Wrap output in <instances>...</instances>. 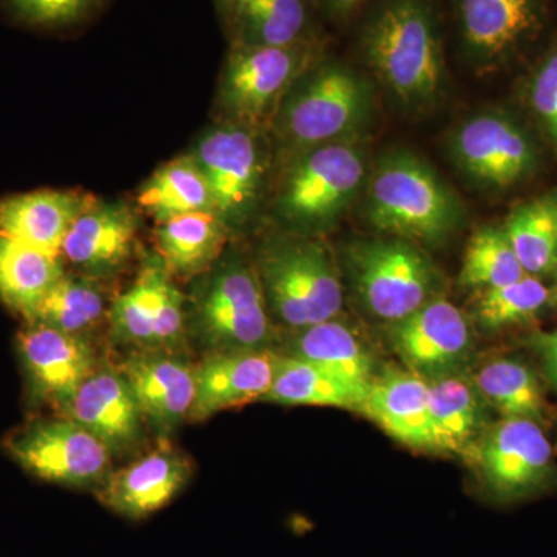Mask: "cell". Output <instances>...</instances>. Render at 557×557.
<instances>
[{"mask_svg": "<svg viewBox=\"0 0 557 557\" xmlns=\"http://www.w3.org/2000/svg\"><path fill=\"white\" fill-rule=\"evenodd\" d=\"M357 49L370 78L409 113L431 112L448 83L437 0H369Z\"/></svg>", "mask_w": 557, "mask_h": 557, "instance_id": "1", "label": "cell"}, {"mask_svg": "<svg viewBox=\"0 0 557 557\" xmlns=\"http://www.w3.org/2000/svg\"><path fill=\"white\" fill-rule=\"evenodd\" d=\"M372 83L354 65L324 54L289 91L271 126L282 161L317 146L361 139L375 110Z\"/></svg>", "mask_w": 557, "mask_h": 557, "instance_id": "2", "label": "cell"}, {"mask_svg": "<svg viewBox=\"0 0 557 557\" xmlns=\"http://www.w3.org/2000/svg\"><path fill=\"white\" fill-rule=\"evenodd\" d=\"M364 214L373 228L417 245L443 244L467 218L448 183L410 150H392L370 171Z\"/></svg>", "mask_w": 557, "mask_h": 557, "instance_id": "3", "label": "cell"}, {"mask_svg": "<svg viewBox=\"0 0 557 557\" xmlns=\"http://www.w3.org/2000/svg\"><path fill=\"white\" fill-rule=\"evenodd\" d=\"M274 218L285 233L319 237L343 219L366 188L368 156L361 139L330 143L282 161Z\"/></svg>", "mask_w": 557, "mask_h": 557, "instance_id": "4", "label": "cell"}, {"mask_svg": "<svg viewBox=\"0 0 557 557\" xmlns=\"http://www.w3.org/2000/svg\"><path fill=\"white\" fill-rule=\"evenodd\" d=\"M256 271L270 314L302 330L339 318L343 277L327 245L319 237L285 233L260 248Z\"/></svg>", "mask_w": 557, "mask_h": 557, "instance_id": "5", "label": "cell"}, {"mask_svg": "<svg viewBox=\"0 0 557 557\" xmlns=\"http://www.w3.org/2000/svg\"><path fill=\"white\" fill-rule=\"evenodd\" d=\"M344 260L362 309L387 325L442 298V274L412 242L391 236L357 240L348 245Z\"/></svg>", "mask_w": 557, "mask_h": 557, "instance_id": "6", "label": "cell"}, {"mask_svg": "<svg viewBox=\"0 0 557 557\" xmlns=\"http://www.w3.org/2000/svg\"><path fill=\"white\" fill-rule=\"evenodd\" d=\"M324 54V42L296 47L231 46L218 95L222 123L270 134L282 102Z\"/></svg>", "mask_w": 557, "mask_h": 557, "instance_id": "7", "label": "cell"}, {"mask_svg": "<svg viewBox=\"0 0 557 557\" xmlns=\"http://www.w3.org/2000/svg\"><path fill=\"white\" fill-rule=\"evenodd\" d=\"M458 54L479 75L528 57L547 36L553 0H449Z\"/></svg>", "mask_w": 557, "mask_h": 557, "instance_id": "8", "label": "cell"}, {"mask_svg": "<svg viewBox=\"0 0 557 557\" xmlns=\"http://www.w3.org/2000/svg\"><path fill=\"white\" fill-rule=\"evenodd\" d=\"M197 329L219 350H262L271 319L256 267L236 252L220 256L194 306Z\"/></svg>", "mask_w": 557, "mask_h": 557, "instance_id": "9", "label": "cell"}, {"mask_svg": "<svg viewBox=\"0 0 557 557\" xmlns=\"http://www.w3.org/2000/svg\"><path fill=\"white\" fill-rule=\"evenodd\" d=\"M263 135L220 123L190 152L207 178L215 214L230 231L247 226L260 207L270 166Z\"/></svg>", "mask_w": 557, "mask_h": 557, "instance_id": "10", "label": "cell"}, {"mask_svg": "<svg viewBox=\"0 0 557 557\" xmlns=\"http://www.w3.org/2000/svg\"><path fill=\"white\" fill-rule=\"evenodd\" d=\"M449 156L472 185L491 193L525 182L539 166V149L525 127L500 110L474 113L450 134Z\"/></svg>", "mask_w": 557, "mask_h": 557, "instance_id": "11", "label": "cell"}, {"mask_svg": "<svg viewBox=\"0 0 557 557\" xmlns=\"http://www.w3.org/2000/svg\"><path fill=\"white\" fill-rule=\"evenodd\" d=\"M469 454L483 491L498 504L534 496L552 475V445L537 421L525 418H504L486 428Z\"/></svg>", "mask_w": 557, "mask_h": 557, "instance_id": "12", "label": "cell"}, {"mask_svg": "<svg viewBox=\"0 0 557 557\" xmlns=\"http://www.w3.org/2000/svg\"><path fill=\"white\" fill-rule=\"evenodd\" d=\"M387 335L405 368L426 381L463 375L474 355L471 322L445 298L387 325Z\"/></svg>", "mask_w": 557, "mask_h": 557, "instance_id": "13", "label": "cell"}, {"mask_svg": "<svg viewBox=\"0 0 557 557\" xmlns=\"http://www.w3.org/2000/svg\"><path fill=\"white\" fill-rule=\"evenodd\" d=\"M7 449L22 468L57 485H90L109 467L108 446L65 417L25 428L10 437Z\"/></svg>", "mask_w": 557, "mask_h": 557, "instance_id": "14", "label": "cell"}, {"mask_svg": "<svg viewBox=\"0 0 557 557\" xmlns=\"http://www.w3.org/2000/svg\"><path fill=\"white\" fill-rule=\"evenodd\" d=\"M110 321L121 339L172 346L185 327V299L163 260H150L137 281L113 302Z\"/></svg>", "mask_w": 557, "mask_h": 557, "instance_id": "15", "label": "cell"}, {"mask_svg": "<svg viewBox=\"0 0 557 557\" xmlns=\"http://www.w3.org/2000/svg\"><path fill=\"white\" fill-rule=\"evenodd\" d=\"M265 350H219L196 369V399L189 418L203 421L222 410L265 398L276 372Z\"/></svg>", "mask_w": 557, "mask_h": 557, "instance_id": "16", "label": "cell"}, {"mask_svg": "<svg viewBox=\"0 0 557 557\" xmlns=\"http://www.w3.org/2000/svg\"><path fill=\"white\" fill-rule=\"evenodd\" d=\"M20 350L39 398L64 405L95 372V357L81 335L47 325L28 324L20 333Z\"/></svg>", "mask_w": 557, "mask_h": 557, "instance_id": "17", "label": "cell"}, {"mask_svg": "<svg viewBox=\"0 0 557 557\" xmlns=\"http://www.w3.org/2000/svg\"><path fill=\"white\" fill-rule=\"evenodd\" d=\"M359 412L403 445L438 453L428 381L408 369L391 368L376 373Z\"/></svg>", "mask_w": 557, "mask_h": 557, "instance_id": "18", "label": "cell"}, {"mask_svg": "<svg viewBox=\"0 0 557 557\" xmlns=\"http://www.w3.org/2000/svg\"><path fill=\"white\" fill-rule=\"evenodd\" d=\"M138 219L123 201H95L65 236L61 258L94 276H109L129 260Z\"/></svg>", "mask_w": 557, "mask_h": 557, "instance_id": "19", "label": "cell"}, {"mask_svg": "<svg viewBox=\"0 0 557 557\" xmlns=\"http://www.w3.org/2000/svg\"><path fill=\"white\" fill-rule=\"evenodd\" d=\"M189 475V461L170 446H160L109 475L100 498L124 518L145 519L166 507Z\"/></svg>", "mask_w": 557, "mask_h": 557, "instance_id": "20", "label": "cell"}, {"mask_svg": "<svg viewBox=\"0 0 557 557\" xmlns=\"http://www.w3.org/2000/svg\"><path fill=\"white\" fill-rule=\"evenodd\" d=\"M65 418L101 440L109 449L137 442L145 420L123 373L95 370L61 406Z\"/></svg>", "mask_w": 557, "mask_h": 557, "instance_id": "21", "label": "cell"}, {"mask_svg": "<svg viewBox=\"0 0 557 557\" xmlns=\"http://www.w3.org/2000/svg\"><path fill=\"white\" fill-rule=\"evenodd\" d=\"M97 199L79 190L40 189L0 201V234L61 258L73 222Z\"/></svg>", "mask_w": 557, "mask_h": 557, "instance_id": "22", "label": "cell"}, {"mask_svg": "<svg viewBox=\"0 0 557 557\" xmlns=\"http://www.w3.org/2000/svg\"><path fill=\"white\" fill-rule=\"evenodd\" d=\"M143 417L161 432H170L189 417L196 399V369L182 359L138 354L123 369Z\"/></svg>", "mask_w": 557, "mask_h": 557, "instance_id": "23", "label": "cell"}, {"mask_svg": "<svg viewBox=\"0 0 557 557\" xmlns=\"http://www.w3.org/2000/svg\"><path fill=\"white\" fill-rule=\"evenodd\" d=\"M231 46L296 47L324 42L311 0H240L222 10Z\"/></svg>", "mask_w": 557, "mask_h": 557, "instance_id": "24", "label": "cell"}, {"mask_svg": "<svg viewBox=\"0 0 557 557\" xmlns=\"http://www.w3.org/2000/svg\"><path fill=\"white\" fill-rule=\"evenodd\" d=\"M298 332L292 357L309 361L368 395L376 376L375 359L350 325L335 318Z\"/></svg>", "mask_w": 557, "mask_h": 557, "instance_id": "25", "label": "cell"}, {"mask_svg": "<svg viewBox=\"0 0 557 557\" xmlns=\"http://www.w3.org/2000/svg\"><path fill=\"white\" fill-rule=\"evenodd\" d=\"M438 453L468 454L486 431L485 399L463 375L428 381Z\"/></svg>", "mask_w": 557, "mask_h": 557, "instance_id": "26", "label": "cell"}, {"mask_svg": "<svg viewBox=\"0 0 557 557\" xmlns=\"http://www.w3.org/2000/svg\"><path fill=\"white\" fill-rule=\"evenodd\" d=\"M156 239L160 259L170 273L196 276L222 256L230 230L215 212H189L157 223Z\"/></svg>", "mask_w": 557, "mask_h": 557, "instance_id": "27", "label": "cell"}, {"mask_svg": "<svg viewBox=\"0 0 557 557\" xmlns=\"http://www.w3.org/2000/svg\"><path fill=\"white\" fill-rule=\"evenodd\" d=\"M61 258L0 234V299L25 319L62 276Z\"/></svg>", "mask_w": 557, "mask_h": 557, "instance_id": "28", "label": "cell"}, {"mask_svg": "<svg viewBox=\"0 0 557 557\" xmlns=\"http://www.w3.org/2000/svg\"><path fill=\"white\" fill-rule=\"evenodd\" d=\"M138 205L157 223L189 212H215L207 178L190 153L157 170L139 189Z\"/></svg>", "mask_w": 557, "mask_h": 557, "instance_id": "29", "label": "cell"}, {"mask_svg": "<svg viewBox=\"0 0 557 557\" xmlns=\"http://www.w3.org/2000/svg\"><path fill=\"white\" fill-rule=\"evenodd\" d=\"M366 395L304 359L277 357L273 384L265 399L285 406H325L359 410Z\"/></svg>", "mask_w": 557, "mask_h": 557, "instance_id": "30", "label": "cell"}, {"mask_svg": "<svg viewBox=\"0 0 557 557\" xmlns=\"http://www.w3.org/2000/svg\"><path fill=\"white\" fill-rule=\"evenodd\" d=\"M504 230L528 276L557 273V190L520 205Z\"/></svg>", "mask_w": 557, "mask_h": 557, "instance_id": "31", "label": "cell"}, {"mask_svg": "<svg viewBox=\"0 0 557 557\" xmlns=\"http://www.w3.org/2000/svg\"><path fill=\"white\" fill-rule=\"evenodd\" d=\"M472 381L486 405L502 417L542 420L544 392L536 375L522 362L496 359L483 366Z\"/></svg>", "mask_w": 557, "mask_h": 557, "instance_id": "32", "label": "cell"}, {"mask_svg": "<svg viewBox=\"0 0 557 557\" xmlns=\"http://www.w3.org/2000/svg\"><path fill=\"white\" fill-rule=\"evenodd\" d=\"M104 313V295L95 282L64 274L40 300L27 322L81 335L98 324Z\"/></svg>", "mask_w": 557, "mask_h": 557, "instance_id": "33", "label": "cell"}, {"mask_svg": "<svg viewBox=\"0 0 557 557\" xmlns=\"http://www.w3.org/2000/svg\"><path fill=\"white\" fill-rule=\"evenodd\" d=\"M525 276V270L504 228L483 226L472 234L458 277L461 287L482 293Z\"/></svg>", "mask_w": 557, "mask_h": 557, "instance_id": "34", "label": "cell"}, {"mask_svg": "<svg viewBox=\"0 0 557 557\" xmlns=\"http://www.w3.org/2000/svg\"><path fill=\"white\" fill-rule=\"evenodd\" d=\"M549 300V289L541 278L527 276L482 292L475 306V322L487 332L522 324L536 317Z\"/></svg>", "mask_w": 557, "mask_h": 557, "instance_id": "35", "label": "cell"}, {"mask_svg": "<svg viewBox=\"0 0 557 557\" xmlns=\"http://www.w3.org/2000/svg\"><path fill=\"white\" fill-rule=\"evenodd\" d=\"M106 0H2L3 7L21 24L33 28L73 27L89 20Z\"/></svg>", "mask_w": 557, "mask_h": 557, "instance_id": "36", "label": "cell"}, {"mask_svg": "<svg viewBox=\"0 0 557 557\" xmlns=\"http://www.w3.org/2000/svg\"><path fill=\"white\" fill-rule=\"evenodd\" d=\"M530 102L549 143L557 153V32L534 69Z\"/></svg>", "mask_w": 557, "mask_h": 557, "instance_id": "37", "label": "cell"}, {"mask_svg": "<svg viewBox=\"0 0 557 557\" xmlns=\"http://www.w3.org/2000/svg\"><path fill=\"white\" fill-rule=\"evenodd\" d=\"M531 346L541 359L542 372L549 386L557 391V329L553 332L536 333Z\"/></svg>", "mask_w": 557, "mask_h": 557, "instance_id": "38", "label": "cell"}, {"mask_svg": "<svg viewBox=\"0 0 557 557\" xmlns=\"http://www.w3.org/2000/svg\"><path fill=\"white\" fill-rule=\"evenodd\" d=\"M318 13L336 25L348 24L358 16L369 0H311Z\"/></svg>", "mask_w": 557, "mask_h": 557, "instance_id": "39", "label": "cell"}, {"mask_svg": "<svg viewBox=\"0 0 557 557\" xmlns=\"http://www.w3.org/2000/svg\"><path fill=\"white\" fill-rule=\"evenodd\" d=\"M549 300H552L553 306H555V309L557 310V273H556L555 287L549 289Z\"/></svg>", "mask_w": 557, "mask_h": 557, "instance_id": "40", "label": "cell"}, {"mask_svg": "<svg viewBox=\"0 0 557 557\" xmlns=\"http://www.w3.org/2000/svg\"><path fill=\"white\" fill-rule=\"evenodd\" d=\"M220 9H226V7L234 5V3L240 2V0H218Z\"/></svg>", "mask_w": 557, "mask_h": 557, "instance_id": "41", "label": "cell"}]
</instances>
